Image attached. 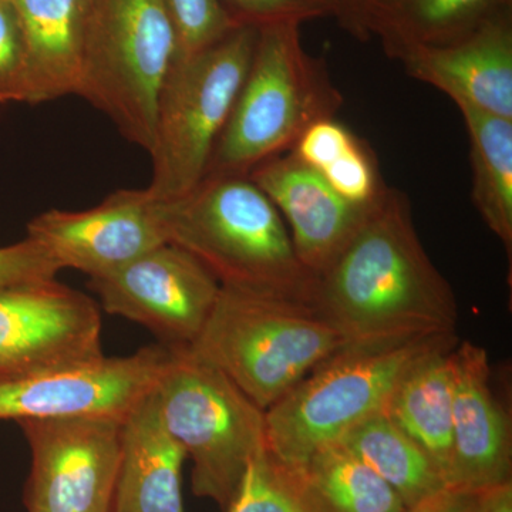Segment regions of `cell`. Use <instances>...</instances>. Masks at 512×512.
Wrapping results in <instances>:
<instances>
[{
	"mask_svg": "<svg viewBox=\"0 0 512 512\" xmlns=\"http://www.w3.org/2000/svg\"><path fill=\"white\" fill-rule=\"evenodd\" d=\"M348 346L456 333L450 284L421 245L404 192L390 188L318 278L311 303Z\"/></svg>",
	"mask_w": 512,
	"mask_h": 512,
	"instance_id": "1",
	"label": "cell"
},
{
	"mask_svg": "<svg viewBox=\"0 0 512 512\" xmlns=\"http://www.w3.org/2000/svg\"><path fill=\"white\" fill-rule=\"evenodd\" d=\"M156 204L165 242L194 256L224 288L311 305L318 276L303 266L284 218L248 175L207 177Z\"/></svg>",
	"mask_w": 512,
	"mask_h": 512,
	"instance_id": "2",
	"label": "cell"
},
{
	"mask_svg": "<svg viewBox=\"0 0 512 512\" xmlns=\"http://www.w3.org/2000/svg\"><path fill=\"white\" fill-rule=\"evenodd\" d=\"M343 348L345 338L308 303L221 286L204 328L185 349L266 412Z\"/></svg>",
	"mask_w": 512,
	"mask_h": 512,
	"instance_id": "3",
	"label": "cell"
},
{
	"mask_svg": "<svg viewBox=\"0 0 512 512\" xmlns=\"http://www.w3.org/2000/svg\"><path fill=\"white\" fill-rule=\"evenodd\" d=\"M258 30L247 77L204 178L249 175L256 165L291 151L306 128L333 119L342 107L325 60L302 45L301 25Z\"/></svg>",
	"mask_w": 512,
	"mask_h": 512,
	"instance_id": "4",
	"label": "cell"
},
{
	"mask_svg": "<svg viewBox=\"0 0 512 512\" xmlns=\"http://www.w3.org/2000/svg\"><path fill=\"white\" fill-rule=\"evenodd\" d=\"M454 342L456 333L339 350L266 410V447L285 463L305 466L319 448L383 412L424 356Z\"/></svg>",
	"mask_w": 512,
	"mask_h": 512,
	"instance_id": "5",
	"label": "cell"
},
{
	"mask_svg": "<svg viewBox=\"0 0 512 512\" xmlns=\"http://www.w3.org/2000/svg\"><path fill=\"white\" fill-rule=\"evenodd\" d=\"M259 30L237 26L194 55L177 57L158 94L147 191L180 197L201 183L254 57Z\"/></svg>",
	"mask_w": 512,
	"mask_h": 512,
	"instance_id": "6",
	"label": "cell"
},
{
	"mask_svg": "<svg viewBox=\"0 0 512 512\" xmlns=\"http://www.w3.org/2000/svg\"><path fill=\"white\" fill-rule=\"evenodd\" d=\"M178 56L177 30L164 0H90L77 96L148 153L161 84Z\"/></svg>",
	"mask_w": 512,
	"mask_h": 512,
	"instance_id": "7",
	"label": "cell"
},
{
	"mask_svg": "<svg viewBox=\"0 0 512 512\" xmlns=\"http://www.w3.org/2000/svg\"><path fill=\"white\" fill-rule=\"evenodd\" d=\"M153 392L165 429L191 458L192 493L225 512L265 444L264 410L185 348H174Z\"/></svg>",
	"mask_w": 512,
	"mask_h": 512,
	"instance_id": "8",
	"label": "cell"
},
{
	"mask_svg": "<svg viewBox=\"0 0 512 512\" xmlns=\"http://www.w3.org/2000/svg\"><path fill=\"white\" fill-rule=\"evenodd\" d=\"M124 417L70 416L18 421L32 466L28 512H111Z\"/></svg>",
	"mask_w": 512,
	"mask_h": 512,
	"instance_id": "9",
	"label": "cell"
},
{
	"mask_svg": "<svg viewBox=\"0 0 512 512\" xmlns=\"http://www.w3.org/2000/svg\"><path fill=\"white\" fill-rule=\"evenodd\" d=\"M173 356L170 346H147L0 380V420L124 417L156 387Z\"/></svg>",
	"mask_w": 512,
	"mask_h": 512,
	"instance_id": "10",
	"label": "cell"
},
{
	"mask_svg": "<svg viewBox=\"0 0 512 512\" xmlns=\"http://www.w3.org/2000/svg\"><path fill=\"white\" fill-rule=\"evenodd\" d=\"M89 288L104 311L144 326L170 348L197 339L221 291L204 265L168 242L90 279Z\"/></svg>",
	"mask_w": 512,
	"mask_h": 512,
	"instance_id": "11",
	"label": "cell"
},
{
	"mask_svg": "<svg viewBox=\"0 0 512 512\" xmlns=\"http://www.w3.org/2000/svg\"><path fill=\"white\" fill-rule=\"evenodd\" d=\"M101 355L90 296L56 279L0 289V380Z\"/></svg>",
	"mask_w": 512,
	"mask_h": 512,
	"instance_id": "12",
	"label": "cell"
},
{
	"mask_svg": "<svg viewBox=\"0 0 512 512\" xmlns=\"http://www.w3.org/2000/svg\"><path fill=\"white\" fill-rule=\"evenodd\" d=\"M26 238L45 249L60 271L92 278L109 275L165 244L156 198L143 190H119L83 211L50 210L37 215Z\"/></svg>",
	"mask_w": 512,
	"mask_h": 512,
	"instance_id": "13",
	"label": "cell"
},
{
	"mask_svg": "<svg viewBox=\"0 0 512 512\" xmlns=\"http://www.w3.org/2000/svg\"><path fill=\"white\" fill-rule=\"evenodd\" d=\"M453 451L448 487L488 491L511 483L510 419L490 383L487 352L471 342L453 349Z\"/></svg>",
	"mask_w": 512,
	"mask_h": 512,
	"instance_id": "14",
	"label": "cell"
},
{
	"mask_svg": "<svg viewBox=\"0 0 512 512\" xmlns=\"http://www.w3.org/2000/svg\"><path fill=\"white\" fill-rule=\"evenodd\" d=\"M274 202L303 266L319 276L348 247L372 208L340 198L322 175L291 153L269 158L248 175Z\"/></svg>",
	"mask_w": 512,
	"mask_h": 512,
	"instance_id": "15",
	"label": "cell"
},
{
	"mask_svg": "<svg viewBox=\"0 0 512 512\" xmlns=\"http://www.w3.org/2000/svg\"><path fill=\"white\" fill-rule=\"evenodd\" d=\"M409 76L457 106L512 119V8L456 42L416 47L400 57Z\"/></svg>",
	"mask_w": 512,
	"mask_h": 512,
	"instance_id": "16",
	"label": "cell"
},
{
	"mask_svg": "<svg viewBox=\"0 0 512 512\" xmlns=\"http://www.w3.org/2000/svg\"><path fill=\"white\" fill-rule=\"evenodd\" d=\"M153 390L124 416L111 512H184L187 454L165 429Z\"/></svg>",
	"mask_w": 512,
	"mask_h": 512,
	"instance_id": "17",
	"label": "cell"
},
{
	"mask_svg": "<svg viewBox=\"0 0 512 512\" xmlns=\"http://www.w3.org/2000/svg\"><path fill=\"white\" fill-rule=\"evenodd\" d=\"M26 46L23 103L77 94L82 80L90 0H12Z\"/></svg>",
	"mask_w": 512,
	"mask_h": 512,
	"instance_id": "18",
	"label": "cell"
},
{
	"mask_svg": "<svg viewBox=\"0 0 512 512\" xmlns=\"http://www.w3.org/2000/svg\"><path fill=\"white\" fill-rule=\"evenodd\" d=\"M434 350L412 367L394 390L384 412L450 476L453 451V349Z\"/></svg>",
	"mask_w": 512,
	"mask_h": 512,
	"instance_id": "19",
	"label": "cell"
},
{
	"mask_svg": "<svg viewBox=\"0 0 512 512\" xmlns=\"http://www.w3.org/2000/svg\"><path fill=\"white\" fill-rule=\"evenodd\" d=\"M511 8L512 0H379L369 35L399 60L416 47L456 42Z\"/></svg>",
	"mask_w": 512,
	"mask_h": 512,
	"instance_id": "20",
	"label": "cell"
},
{
	"mask_svg": "<svg viewBox=\"0 0 512 512\" xmlns=\"http://www.w3.org/2000/svg\"><path fill=\"white\" fill-rule=\"evenodd\" d=\"M338 443L379 474L407 510L448 488L429 454L384 410L360 421Z\"/></svg>",
	"mask_w": 512,
	"mask_h": 512,
	"instance_id": "21",
	"label": "cell"
},
{
	"mask_svg": "<svg viewBox=\"0 0 512 512\" xmlns=\"http://www.w3.org/2000/svg\"><path fill=\"white\" fill-rule=\"evenodd\" d=\"M470 138L473 201L490 231L512 252V119L457 106Z\"/></svg>",
	"mask_w": 512,
	"mask_h": 512,
	"instance_id": "22",
	"label": "cell"
},
{
	"mask_svg": "<svg viewBox=\"0 0 512 512\" xmlns=\"http://www.w3.org/2000/svg\"><path fill=\"white\" fill-rule=\"evenodd\" d=\"M302 467L333 512L407 510L396 491L340 443L319 448Z\"/></svg>",
	"mask_w": 512,
	"mask_h": 512,
	"instance_id": "23",
	"label": "cell"
},
{
	"mask_svg": "<svg viewBox=\"0 0 512 512\" xmlns=\"http://www.w3.org/2000/svg\"><path fill=\"white\" fill-rule=\"evenodd\" d=\"M225 512H333L303 467L285 463L266 443L255 451Z\"/></svg>",
	"mask_w": 512,
	"mask_h": 512,
	"instance_id": "24",
	"label": "cell"
},
{
	"mask_svg": "<svg viewBox=\"0 0 512 512\" xmlns=\"http://www.w3.org/2000/svg\"><path fill=\"white\" fill-rule=\"evenodd\" d=\"M319 174L340 198L366 210L375 207L389 190L372 147L359 137Z\"/></svg>",
	"mask_w": 512,
	"mask_h": 512,
	"instance_id": "25",
	"label": "cell"
},
{
	"mask_svg": "<svg viewBox=\"0 0 512 512\" xmlns=\"http://www.w3.org/2000/svg\"><path fill=\"white\" fill-rule=\"evenodd\" d=\"M180 43V56H190L222 39L237 23L221 0H164Z\"/></svg>",
	"mask_w": 512,
	"mask_h": 512,
	"instance_id": "26",
	"label": "cell"
},
{
	"mask_svg": "<svg viewBox=\"0 0 512 512\" xmlns=\"http://www.w3.org/2000/svg\"><path fill=\"white\" fill-rule=\"evenodd\" d=\"M239 26L261 29L265 26L302 25L308 20L333 18V0H221Z\"/></svg>",
	"mask_w": 512,
	"mask_h": 512,
	"instance_id": "27",
	"label": "cell"
},
{
	"mask_svg": "<svg viewBox=\"0 0 512 512\" xmlns=\"http://www.w3.org/2000/svg\"><path fill=\"white\" fill-rule=\"evenodd\" d=\"M26 46L18 10L12 0H0V100L25 97Z\"/></svg>",
	"mask_w": 512,
	"mask_h": 512,
	"instance_id": "28",
	"label": "cell"
},
{
	"mask_svg": "<svg viewBox=\"0 0 512 512\" xmlns=\"http://www.w3.org/2000/svg\"><path fill=\"white\" fill-rule=\"evenodd\" d=\"M356 138V134L336 117L323 119L306 128L288 153L319 173L342 156Z\"/></svg>",
	"mask_w": 512,
	"mask_h": 512,
	"instance_id": "29",
	"label": "cell"
},
{
	"mask_svg": "<svg viewBox=\"0 0 512 512\" xmlns=\"http://www.w3.org/2000/svg\"><path fill=\"white\" fill-rule=\"evenodd\" d=\"M60 272L45 249L25 238L8 247H0V289L56 279Z\"/></svg>",
	"mask_w": 512,
	"mask_h": 512,
	"instance_id": "30",
	"label": "cell"
},
{
	"mask_svg": "<svg viewBox=\"0 0 512 512\" xmlns=\"http://www.w3.org/2000/svg\"><path fill=\"white\" fill-rule=\"evenodd\" d=\"M485 494L487 491H466L448 487L404 512H477L483 504Z\"/></svg>",
	"mask_w": 512,
	"mask_h": 512,
	"instance_id": "31",
	"label": "cell"
},
{
	"mask_svg": "<svg viewBox=\"0 0 512 512\" xmlns=\"http://www.w3.org/2000/svg\"><path fill=\"white\" fill-rule=\"evenodd\" d=\"M335 15L340 26L357 40L370 39L369 23L379 0H333Z\"/></svg>",
	"mask_w": 512,
	"mask_h": 512,
	"instance_id": "32",
	"label": "cell"
},
{
	"mask_svg": "<svg viewBox=\"0 0 512 512\" xmlns=\"http://www.w3.org/2000/svg\"><path fill=\"white\" fill-rule=\"evenodd\" d=\"M477 512H512V484L487 491Z\"/></svg>",
	"mask_w": 512,
	"mask_h": 512,
	"instance_id": "33",
	"label": "cell"
},
{
	"mask_svg": "<svg viewBox=\"0 0 512 512\" xmlns=\"http://www.w3.org/2000/svg\"><path fill=\"white\" fill-rule=\"evenodd\" d=\"M0 103H2V100H0Z\"/></svg>",
	"mask_w": 512,
	"mask_h": 512,
	"instance_id": "34",
	"label": "cell"
}]
</instances>
